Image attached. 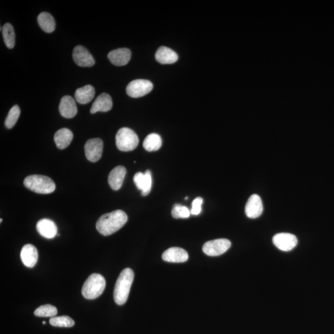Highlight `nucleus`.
Segmentation results:
<instances>
[{"instance_id": "1", "label": "nucleus", "mask_w": 334, "mask_h": 334, "mask_svg": "<svg viewBox=\"0 0 334 334\" xmlns=\"http://www.w3.org/2000/svg\"><path fill=\"white\" fill-rule=\"evenodd\" d=\"M127 221L128 216L124 211H114L102 216L97 221L96 228L102 235L109 236L123 227Z\"/></svg>"}, {"instance_id": "2", "label": "nucleus", "mask_w": 334, "mask_h": 334, "mask_svg": "<svg viewBox=\"0 0 334 334\" xmlns=\"http://www.w3.org/2000/svg\"><path fill=\"white\" fill-rule=\"evenodd\" d=\"M134 276V272L130 268L122 270L119 274L113 292L114 302L118 305H123L127 301Z\"/></svg>"}, {"instance_id": "3", "label": "nucleus", "mask_w": 334, "mask_h": 334, "mask_svg": "<svg viewBox=\"0 0 334 334\" xmlns=\"http://www.w3.org/2000/svg\"><path fill=\"white\" fill-rule=\"evenodd\" d=\"M24 185L27 188L38 194H50L54 192L56 186L50 178L43 175H34L24 179Z\"/></svg>"}, {"instance_id": "4", "label": "nucleus", "mask_w": 334, "mask_h": 334, "mask_svg": "<svg viewBox=\"0 0 334 334\" xmlns=\"http://www.w3.org/2000/svg\"><path fill=\"white\" fill-rule=\"evenodd\" d=\"M106 287V279L102 275L99 274H92L83 285L82 296L86 299H96L103 294Z\"/></svg>"}, {"instance_id": "5", "label": "nucleus", "mask_w": 334, "mask_h": 334, "mask_svg": "<svg viewBox=\"0 0 334 334\" xmlns=\"http://www.w3.org/2000/svg\"><path fill=\"white\" fill-rule=\"evenodd\" d=\"M139 144L138 136L128 128H122L116 135V145L119 150L129 152L135 150Z\"/></svg>"}, {"instance_id": "6", "label": "nucleus", "mask_w": 334, "mask_h": 334, "mask_svg": "<svg viewBox=\"0 0 334 334\" xmlns=\"http://www.w3.org/2000/svg\"><path fill=\"white\" fill-rule=\"evenodd\" d=\"M153 89L152 83L146 79H136L129 83L126 93L133 98H140L149 93Z\"/></svg>"}, {"instance_id": "7", "label": "nucleus", "mask_w": 334, "mask_h": 334, "mask_svg": "<svg viewBox=\"0 0 334 334\" xmlns=\"http://www.w3.org/2000/svg\"><path fill=\"white\" fill-rule=\"evenodd\" d=\"M230 246V241L227 239H217L205 243L202 247V251L209 257H218L225 253Z\"/></svg>"}, {"instance_id": "8", "label": "nucleus", "mask_w": 334, "mask_h": 334, "mask_svg": "<svg viewBox=\"0 0 334 334\" xmlns=\"http://www.w3.org/2000/svg\"><path fill=\"white\" fill-rule=\"evenodd\" d=\"M103 141L100 138L91 139L84 146L85 154L90 162H96L101 159L103 152Z\"/></svg>"}, {"instance_id": "9", "label": "nucleus", "mask_w": 334, "mask_h": 334, "mask_svg": "<svg viewBox=\"0 0 334 334\" xmlns=\"http://www.w3.org/2000/svg\"><path fill=\"white\" fill-rule=\"evenodd\" d=\"M273 243L283 252H290L296 247L298 240L293 234L280 233L274 235L272 239Z\"/></svg>"}, {"instance_id": "10", "label": "nucleus", "mask_w": 334, "mask_h": 334, "mask_svg": "<svg viewBox=\"0 0 334 334\" xmlns=\"http://www.w3.org/2000/svg\"><path fill=\"white\" fill-rule=\"evenodd\" d=\"M73 58L75 64L80 67H91L95 65V60L86 48L76 46L73 50Z\"/></svg>"}, {"instance_id": "11", "label": "nucleus", "mask_w": 334, "mask_h": 334, "mask_svg": "<svg viewBox=\"0 0 334 334\" xmlns=\"http://www.w3.org/2000/svg\"><path fill=\"white\" fill-rule=\"evenodd\" d=\"M133 180L136 187L141 191V194L143 196H148L150 193L152 185V174L150 170H146L145 174L138 172L134 176Z\"/></svg>"}, {"instance_id": "12", "label": "nucleus", "mask_w": 334, "mask_h": 334, "mask_svg": "<svg viewBox=\"0 0 334 334\" xmlns=\"http://www.w3.org/2000/svg\"><path fill=\"white\" fill-rule=\"evenodd\" d=\"M263 205L261 199L257 194H253L248 200L245 206L246 216L250 219H257L261 215Z\"/></svg>"}, {"instance_id": "13", "label": "nucleus", "mask_w": 334, "mask_h": 334, "mask_svg": "<svg viewBox=\"0 0 334 334\" xmlns=\"http://www.w3.org/2000/svg\"><path fill=\"white\" fill-rule=\"evenodd\" d=\"M162 259L169 262H185L188 260V254L184 249L173 247L168 249L163 253Z\"/></svg>"}, {"instance_id": "14", "label": "nucleus", "mask_w": 334, "mask_h": 334, "mask_svg": "<svg viewBox=\"0 0 334 334\" xmlns=\"http://www.w3.org/2000/svg\"><path fill=\"white\" fill-rule=\"evenodd\" d=\"M131 57V52L128 48H118L111 51L108 54V58L112 64L121 67L127 65Z\"/></svg>"}, {"instance_id": "15", "label": "nucleus", "mask_w": 334, "mask_h": 334, "mask_svg": "<svg viewBox=\"0 0 334 334\" xmlns=\"http://www.w3.org/2000/svg\"><path fill=\"white\" fill-rule=\"evenodd\" d=\"M37 230L43 237L52 239L57 235L58 228L54 222L48 219H43L37 223Z\"/></svg>"}, {"instance_id": "16", "label": "nucleus", "mask_w": 334, "mask_h": 334, "mask_svg": "<svg viewBox=\"0 0 334 334\" xmlns=\"http://www.w3.org/2000/svg\"><path fill=\"white\" fill-rule=\"evenodd\" d=\"M38 257V251L34 245L28 244L22 248L21 259L26 267L31 268L35 266Z\"/></svg>"}, {"instance_id": "17", "label": "nucleus", "mask_w": 334, "mask_h": 334, "mask_svg": "<svg viewBox=\"0 0 334 334\" xmlns=\"http://www.w3.org/2000/svg\"><path fill=\"white\" fill-rule=\"evenodd\" d=\"M126 174V169L123 166H118L111 170L109 175L108 182L112 189L118 191L121 188Z\"/></svg>"}, {"instance_id": "18", "label": "nucleus", "mask_w": 334, "mask_h": 334, "mask_svg": "<svg viewBox=\"0 0 334 334\" xmlns=\"http://www.w3.org/2000/svg\"><path fill=\"white\" fill-rule=\"evenodd\" d=\"M59 111L62 115L66 118H72L76 115L77 109L74 99L69 96H66L61 99Z\"/></svg>"}, {"instance_id": "19", "label": "nucleus", "mask_w": 334, "mask_h": 334, "mask_svg": "<svg viewBox=\"0 0 334 334\" xmlns=\"http://www.w3.org/2000/svg\"><path fill=\"white\" fill-rule=\"evenodd\" d=\"M113 107V102L111 96L107 93H102L96 99L92 104L91 113L94 114L97 112H107L111 111Z\"/></svg>"}, {"instance_id": "20", "label": "nucleus", "mask_w": 334, "mask_h": 334, "mask_svg": "<svg viewBox=\"0 0 334 334\" xmlns=\"http://www.w3.org/2000/svg\"><path fill=\"white\" fill-rule=\"evenodd\" d=\"M155 59L161 64H173L177 62L179 57L177 53L170 48L160 47L155 53Z\"/></svg>"}, {"instance_id": "21", "label": "nucleus", "mask_w": 334, "mask_h": 334, "mask_svg": "<svg viewBox=\"0 0 334 334\" xmlns=\"http://www.w3.org/2000/svg\"><path fill=\"white\" fill-rule=\"evenodd\" d=\"M73 139L72 131L68 128L61 129L56 132L54 136L55 143L60 149H65L68 148L72 142Z\"/></svg>"}, {"instance_id": "22", "label": "nucleus", "mask_w": 334, "mask_h": 334, "mask_svg": "<svg viewBox=\"0 0 334 334\" xmlns=\"http://www.w3.org/2000/svg\"><path fill=\"white\" fill-rule=\"evenodd\" d=\"M95 89L91 85L82 87L76 90L75 92V99L80 104H87L94 99Z\"/></svg>"}, {"instance_id": "23", "label": "nucleus", "mask_w": 334, "mask_h": 334, "mask_svg": "<svg viewBox=\"0 0 334 334\" xmlns=\"http://www.w3.org/2000/svg\"><path fill=\"white\" fill-rule=\"evenodd\" d=\"M38 23L40 28L45 33H52L55 29V21L53 17L47 12L39 14L37 18Z\"/></svg>"}, {"instance_id": "24", "label": "nucleus", "mask_w": 334, "mask_h": 334, "mask_svg": "<svg viewBox=\"0 0 334 334\" xmlns=\"http://www.w3.org/2000/svg\"><path fill=\"white\" fill-rule=\"evenodd\" d=\"M162 145V138L156 133L148 135L143 142V147L148 152L157 151Z\"/></svg>"}, {"instance_id": "25", "label": "nucleus", "mask_w": 334, "mask_h": 334, "mask_svg": "<svg viewBox=\"0 0 334 334\" xmlns=\"http://www.w3.org/2000/svg\"><path fill=\"white\" fill-rule=\"evenodd\" d=\"M2 33L6 47L9 49L13 48L15 45V33L13 26L9 23L4 24L2 28Z\"/></svg>"}, {"instance_id": "26", "label": "nucleus", "mask_w": 334, "mask_h": 334, "mask_svg": "<svg viewBox=\"0 0 334 334\" xmlns=\"http://www.w3.org/2000/svg\"><path fill=\"white\" fill-rule=\"evenodd\" d=\"M50 324L52 326L58 328H72L74 326V321L68 316H55L50 319Z\"/></svg>"}, {"instance_id": "27", "label": "nucleus", "mask_w": 334, "mask_h": 334, "mask_svg": "<svg viewBox=\"0 0 334 334\" xmlns=\"http://www.w3.org/2000/svg\"><path fill=\"white\" fill-rule=\"evenodd\" d=\"M58 310L55 306L51 305V304H45L39 306L34 311V315L37 317H43V318H53L57 315Z\"/></svg>"}, {"instance_id": "28", "label": "nucleus", "mask_w": 334, "mask_h": 334, "mask_svg": "<svg viewBox=\"0 0 334 334\" xmlns=\"http://www.w3.org/2000/svg\"><path fill=\"white\" fill-rule=\"evenodd\" d=\"M21 110L18 106H14L9 111L8 116L5 119L6 127L8 129L13 128L18 121L20 116Z\"/></svg>"}, {"instance_id": "29", "label": "nucleus", "mask_w": 334, "mask_h": 334, "mask_svg": "<svg viewBox=\"0 0 334 334\" xmlns=\"http://www.w3.org/2000/svg\"><path fill=\"white\" fill-rule=\"evenodd\" d=\"M172 215L175 219H187L191 215V211L181 204H175L173 207Z\"/></svg>"}, {"instance_id": "30", "label": "nucleus", "mask_w": 334, "mask_h": 334, "mask_svg": "<svg viewBox=\"0 0 334 334\" xmlns=\"http://www.w3.org/2000/svg\"><path fill=\"white\" fill-rule=\"evenodd\" d=\"M203 202V199L201 197H197L192 202L191 214L194 216L199 215L201 213V206Z\"/></svg>"}, {"instance_id": "31", "label": "nucleus", "mask_w": 334, "mask_h": 334, "mask_svg": "<svg viewBox=\"0 0 334 334\" xmlns=\"http://www.w3.org/2000/svg\"><path fill=\"white\" fill-rule=\"evenodd\" d=\"M43 323V324H46V322H45V321H43V323Z\"/></svg>"}]
</instances>
